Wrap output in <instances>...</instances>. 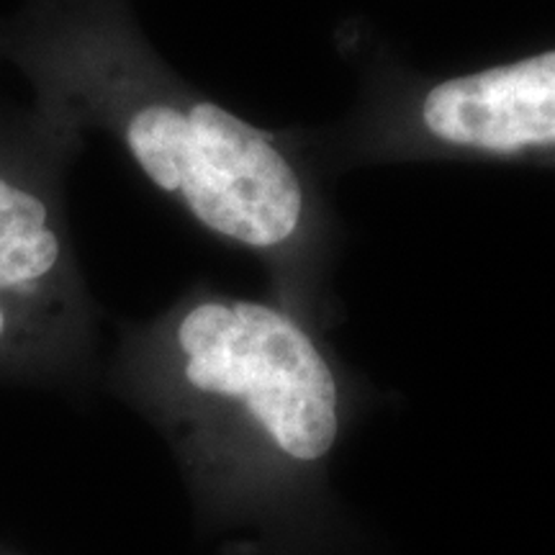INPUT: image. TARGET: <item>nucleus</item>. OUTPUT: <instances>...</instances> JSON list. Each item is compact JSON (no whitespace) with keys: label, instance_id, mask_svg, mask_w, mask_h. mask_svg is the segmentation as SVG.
Masks as SVG:
<instances>
[{"label":"nucleus","instance_id":"f257e3e1","mask_svg":"<svg viewBox=\"0 0 555 555\" xmlns=\"http://www.w3.org/2000/svg\"><path fill=\"white\" fill-rule=\"evenodd\" d=\"M0 34L31 103L108 137L201 234L262 268L268 296L335 330L343 224L314 131L234 114L152 50L121 0L57 3Z\"/></svg>","mask_w":555,"mask_h":555},{"label":"nucleus","instance_id":"f03ea898","mask_svg":"<svg viewBox=\"0 0 555 555\" xmlns=\"http://www.w3.org/2000/svg\"><path fill=\"white\" fill-rule=\"evenodd\" d=\"M111 380L163 429L214 515L253 530L242 555L337 545L330 474L371 388L330 330L268 294L198 281L124 324Z\"/></svg>","mask_w":555,"mask_h":555},{"label":"nucleus","instance_id":"7ed1b4c3","mask_svg":"<svg viewBox=\"0 0 555 555\" xmlns=\"http://www.w3.org/2000/svg\"><path fill=\"white\" fill-rule=\"evenodd\" d=\"M86 134L0 101V376H86L99 307L75 253L67 172Z\"/></svg>","mask_w":555,"mask_h":555},{"label":"nucleus","instance_id":"20e7f679","mask_svg":"<svg viewBox=\"0 0 555 555\" xmlns=\"http://www.w3.org/2000/svg\"><path fill=\"white\" fill-rule=\"evenodd\" d=\"M314 142L330 176L399 163L555 168V47L457 73L373 57L356 108Z\"/></svg>","mask_w":555,"mask_h":555}]
</instances>
